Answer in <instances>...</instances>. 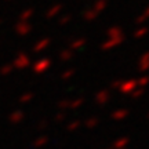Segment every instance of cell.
<instances>
[{"label": "cell", "mask_w": 149, "mask_h": 149, "mask_svg": "<svg viewBox=\"0 0 149 149\" xmlns=\"http://www.w3.org/2000/svg\"><path fill=\"white\" fill-rule=\"evenodd\" d=\"M33 14V10H26L24 14L21 15V18H24V19H26V18H29V17Z\"/></svg>", "instance_id": "52a82bcc"}, {"label": "cell", "mask_w": 149, "mask_h": 149, "mask_svg": "<svg viewBox=\"0 0 149 149\" xmlns=\"http://www.w3.org/2000/svg\"><path fill=\"white\" fill-rule=\"evenodd\" d=\"M61 10H62V4H54L53 7H51V8L47 11L46 17H47V18H53V17L57 15V14H58Z\"/></svg>", "instance_id": "7a4b0ae2"}, {"label": "cell", "mask_w": 149, "mask_h": 149, "mask_svg": "<svg viewBox=\"0 0 149 149\" xmlns=\"http://www.w3.org/2000/svg\"><path fill=\"white\" fill-rule=\"evenodd\" d=\"M108 6V0H97L95 3H94V8L93 10L95 11V13H101L107 8Z\"/></svg>", "instance_id": "6da1fadb"}, {"label": "cell", "mask_w": 149, "mask_h": 149, "mask_svg": "<svg viewBox=\"0 0 149 149\" xmlns=\"http://www.w3.org/2000/svg\"><path fill=\"white\" fill-rule=\"evenodd\" d=\"M97 15H98V13H95V11L93 10H87L84 11V19H87V21H91V19H95Z\"/></svg>", "instance_id": "3957f363"}, {"label": "cell", "mask_w": 149, "mask_h": 149, "mask_svg": "<svg viewBox=\"0 0 149 149\" xmlns=\"http://www.w3.org/2000/svg\"><path fill=\"white\" fill-rule=\"evenodd\" d=\"M145 33H146V28H141V29H139L138 32L135 33V36L139 37V36H142V35H145Z\"/></svg>", "instance_id": "ba28073f"}, {"label": "cell", "mask_w": 149, "mask_h": 149, "mask_svg": "<svg viewBox=\"0 0 149 149\" xmlns=\"http://www.w3.org/2000/svg\"><path fill=\"white\" fill-rule=\"evenodd\" d=\"M146 18H149V7L144 11V14H142V15H139L138 18H137V22H138V24H139V22H144Z\"/></svg>", "instance_id": "277c9868"}, {"label": "cell", "mask_w": 149, "mask_h": 149, "mask_svg": "<svg viewBox=\"0 0 149 149\" xmlns=\"http://www.w3.org/2000/svg\"><path fill=\"white\" fill-rule=\"evenodd\" d=\"M109 35H112V36L120 35V29H119V28H112L111 31H109Z\"/></svg>", "instance_id": "8992f818"}, {"label": "cell", "mask_w": 149, "mask_h": 149, "mask_svg": "<svg viewBox=\"0 0 149 149\" xmlns=\"http://www.w3.org/2000/svg\"><path fill=\"white\" fill-rule=\"evenodd\" d=\"M70 18H72V15H70V14H66V15H64L61 19H59V24H61V25H64V24H66V22L70 21Z\"/></svg>", "instance_id": "5b68a950"}]
</instances>
